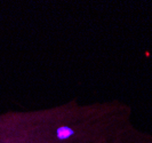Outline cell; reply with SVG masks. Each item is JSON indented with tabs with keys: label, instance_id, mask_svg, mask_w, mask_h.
<instances>
[{
	"label": "cell",
	"instance_id": "1",
	"mask_svg": "<svg viewBox=\"0 0 152 143\" xmlns=\"http://www.w3.org/2000/svg\"><path fill=\"white\" fill-rule=\"evenodd\" d=\"M24 113L0 116V143H37L26 141Z\"/></svg>",
	"mask_w": 152,
	"mask_h": 143
}]
</instances>
